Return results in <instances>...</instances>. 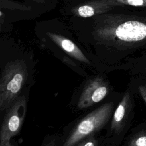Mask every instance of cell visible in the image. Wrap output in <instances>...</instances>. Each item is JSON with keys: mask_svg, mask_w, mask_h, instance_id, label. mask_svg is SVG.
<instances>
[{"mask_svg": "<svg viewBox=\"0 0 146 146\" xmlns=\"http://www.w3.org/2000/svg\"><path fill=\"white\" fill-rule=\"evenodd\" d=\"M94 16L95 33L102 39L124 43L146 40V16L121 11Z\"/></svg>", "mask_w": 146, "mask_h": 146, "instance_id": "cell-1", "label": "cell"}, {"mask_svg": "<svg viewBox=\"0 0 146 146\" xmlns=\"http://www.w3.org/2000/svg\"><path fill=\"white\" fill-rule=\"evenodd\" d=\"M113 10L146 16V0H84L73 7L72 13L87 18Z\"/></svg>", "mask_w": 146, "mask_h": 146, "instance_id": "cell-2", "label": "cell"}, {"mask_svg": "<svg viewBox=\"0 0 146 146\" xmlns=\"http://www.w3.org/2000/svg\"><path fill=\"white\" fill-rule=\"evenodd\" d=\"M27 77V67L22 60L10 62L3 70L0 81V110H7L18 97Z\"/></svg>", "mask_w": 146, "mask_h": 146, "instance_id": "cell-3", "label": "cell"}, {"mask_svg": "<svg viewBox=\"0 0 146 146\" xmlns=\"http://www.w3.org/2000/svg\"><path fill=\"white\" fill-rule=\"evenodd\" d=\"M113 107L112 102L106 103L83 117L71 131L64 145H77L83 139L100 130L110 119Z\"/></svg>", "mask_w": 146, "mask_h": 146, "instance_id": "cell-4", "label": "cell"}, {"mask_svg": "<svg viewBox=\"0 0 146 146\" xmlns=\"http://www.w3.org/2000/svg\"><path fill=\"white\" fill-rule=\"evenodd\" d=\"M7 110L1 127V146L9 145L11 138L21 129L26 111L25 97H18Z\"/></svg>", "mask_w": 146, "mask_h": 146, "instance_id": "cell-5", "label": "cell"}, {"mask_svg": "<svg viewBox=\"0 0 146 146\" xmlns=\"http://www.w3.org/2000/svg\"><path fill=\"white\" fill-rule=\"evenodd\" d=\"M108 92L107 84L100 78H94L85 86L78 100V107L83 109L92 106L104 99Z\"/></svg>", "mask_w": 146, "mask_h": 146, "instance_id": "cell-6", "label": "cell"}, {"mask_svg": "<svg viewBox=\"0 0 146 146\" xmlns=\"http://www.w3.org/2000/svg\"><path fill=\"white\" fill-rule=\"evenodd\" d=\"M48 36L51 40L58 45L63 51L72 58L84 63H89L87 58L84 56L79 47L70 39L54 33H47Z\"/></svg>", "mask_w": 146, "mask_h": 146, "instance_id": "cell-7", "label": "cell"}, {"mask_svg": "<svg viewBox=\"0 0 146 146\" xmlns=\"http://www.w3.org/2000/svg\"><path fill=\"white\" fill-rule=\"evenodd\" d=\"M129 101V94L127 92L115 111L111 127L113 131L119 132L122 127L128 109Z\"/></svg>", "mask_w": 146, "mask_h": 146, "instance_id": "cell-8", "label": "cell"}, {"mask_svg": "<svg viewBox=\"0 0 146 146\" xmlns=\"http://www.w3.org/2000/svg\"><path fill=\"white\" fill-rule=\"evenodd\" d=\"M132 146H146V135H140L134 138L129 143Z\"/></svg>", "mask_w": 146, "mask_h": 146, "instance_id": "cell-9", "label": "cell"}, {"mask_svg": "<svg viewBox=\"0 0 146 146\" xmlns=\"http://www.w3.org/2000/svg\"><path fill=\"white\" fill-rule=\"evenodd\" d=\"M97 141L94 139L93 138H88L87 139H84L82 141H81L80 143H79L77 145H83V146H94L97 145Z\"/></svg>", "mask_w": 146, "mask_h": 146, "instance_id": "cell-10", "label": "cell"}, {"mask_svg": "<svg viewBox=\"0 0 146 146\" xmlns=\"http://www.w3.org/2000/svg\"><path fill=\"white\" fill-rule=\"evenodd\" d=\"M139 91L141 97L146 103V86L145 85L140 86L139 87Z\"/></svg>", "mask_w": 146, "mask_h": 146, "instance_id": "cell-11", "label": "cell"}, {"mask_svg": "<svg viewBox=\"0 0 146 146\" xmlns=\"http://www.w3.org/2000/svg\"><path fill=\"white\" fill-rule=\"evenodd\" d=\"M30 2H33V3H45L46 2L47 0H26Z\"/></svg>", "mask_w": 146, "mask_h": 146, "instance_id": "cell-12", "label": "cell"}]
</instances>
